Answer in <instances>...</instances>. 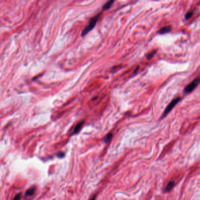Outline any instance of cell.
I'll return each mask as SVG.
<instances>
[{
	"instance_id": "obj_1",
	"label": "cell",
	"mask_w": 200,
	"mask_h": 200,
	"mask_svg": "<svg viewBox=\"0 0 200 200\" xmlns=\"http://www.w3.org/2000/svg\"><path fill=\"white\" fill-rule=\"evenodd\" d=\"M102 14V12H101V13L97 14L96 16H95L94 17L92 18L89 25L85 28V29L83 31V32L82 33V37L86 35L90 31H92L93 29V28L96 26V24L97 22L98 21L99 19L100 18V17H101Z\"/></svg>"
},
{
	"instance_id": "obj_2",
	"label": "cell",
	"mask_w": 200,
	"mask_h": 200,
	"mask_svg": "<svg viewBox=\"0 0 200 200\" xmlns=\"http://www.w3.org/2000/svg\"><path fill=\"white\" fill-rule=\"evenodd\" d=\"M199 83H200V77L196 78L192 82H191L188 85H187L184 89V93H190L199 84Z\"/></svg>"
},
{
	"instance_id": "obj_3",
	"label": "cell",
	"mask_w": 200,
	"mask_h": 200,
	"mask_svg": "<svg viewBox=\"0 0 200 200\" xmlns=\"http://www.w3.org/2000/svg\"><path fill=\"white\" fill-rule=\"evenodd\" d=\"M180 99H181L180 97H177V98L174 99L173 101L168 105V106L166 108V109H165L163 114L162 115V117H161L162 118L165 117L167 116V115L174 108V107L178 103V102L180 101Z\"/></svg>"
},
{
	"instance_id": "obj_4",
	"label": "cell",
	"mask_w": 200,
	"mask_h": 200,
	"mask_svg": "<svg viewBox=\"0 0 200 200\" xmlns=\"http://www.w3.org/2000/svg\"><path fill=\"white\" fill-rule=\"evenodd\" d=\"M172 29H171V27L170 26H165L162 28H161L160 31H159V34H167V33H169L171 31Z\"/></svg>"
},
{
	"instance_id": "obj_5",
	"label": "cell",
	"mask_w": 200,
	"mask_h": 200,
	"mask_svg": "<svg viewBox=\"0 0 200 200\" xmlns=\"http://www.w3.org/2000/svg\"><path fill=\"white\" fill-rule=\"evenodd\" d=\"M83 123H84V121H82V122H79V123H78V124L76 126V127H75V129H74V133H73L72 135L77 134V133L80 131L81 128H82Z\"/></svg>"
},
{
	"instance_id": "obj_6",
	"label": "cell",
	"mask_w": 200,
	"mask_h": 200,
	"mask_svg": "<svg viewBox=\"0 0 200 200\" xmlns=\"http://www.w3.org/2000/svg\"><path fill=\"white\" fill-rule=\"evenodd\" d=\"M115 0H109L103 6V10H109L112 6V4L114 3Z\"/></svg>"
},
{
	"instance_id": "obj_7",
	"label": "cell",
	"mask_w": 200,
	"mask_h": 200,
	"mask_svg": "<svg viewBox=\"0 0 200 200\" xmlns=\"http://www.w3.org/2000/svg\"><path fill=\"white\" fill-rule=\"evenodd\" d=\"M35 187H32L26 191L25 195L26 196H31L32 195L34 194V193L35 192Z\"/></svg>"
},
{
	"instance_id": "obj_8",
	"label": "cell",
	"mask_w": 200,
	"mask_h": 200,
	"mask_svg": "<svg viewBox=\"0 0 200 200\" xmlns=\"http://www.w3.org/2000/svg\"><path fill=\"white\" fill-rule=\"evenodd\" d=\"M174 184V181H170V183H169V184H167V187L165 189V191H170L172 190V188L173 187Z\"/></svg>"
},
{
	"instance_id": "obj_9",
	"label": "cell",
	"mask_w": 200,
	"mask_h": 200,
	"mask_svg": "<svg viewBox=\"0 0 200 200\" xmlns=\"http://www.w3.org/2000/svg\"><path fill=\"white\" fill-rule=\"evenodd\" d=\"M112 136H113V135H112V133H109V134H108V135L105 137V138L104 139V142H105V143H109V142L111 140V139H112Z\"/></svg>"
},
{
	"instance_id": "obj_10",
	"label": "cell",
	"mask_w": 200,
	"mask_h": 200,
	"mask_svg": "<svg viewBox=\"0 0 200 200\" xmlns=\"http://www.w3.org/2000/svg\"><path fill=\"white\" fill-rule=\"evenodd\" d=\"M156 52H157V51L155 50V51H153L152 52H151L150 53H149V54L147 55V59L148 60H150V59H151V58H153V56L156 55Z\"/></svg>"
},
{
	"instance_id": "obj_11",
	"label": "cell",
	"mask_w": 200,
	"mask_h": 200,
	"mask_svg": "<svg viewBox=\"0 0 200 200\" xmlns=\"http://www.w3.org/2000/svg\"><path fill=\"white\" fill-rule=\"evenodd\" d=\"M192 15H193V12H187V14H186L185 16V19L188 20V19H190V18L192 17Z\"/></svg>"
},
{
	"instance_id": "obj_12",
	"label": "cell",
	"mask_w": 200,
	"mask_h": 200,
	"mask_svg": "<svg viewBox=\"0 0 200 200\" xmlns=\"http://www.w3.org/2000/svg\"><path fill=\"white\" fill-rule=\"evenodd\" d=\"M59 158H62L63 157H64V154L63 153H59V154H58V155H57Z\"/></svg>"
},
{
	"instance_id": "obj_13",
	"label": "cell",
	"mask_w": 200,
	"mask_h": 200,
	"mask_svg": "<svg viewBox=\"0 0 200 200\" xmlns=\"http://www.w3.org/2000/svg\"><path fill=\"white\" fill-rule=\"evenodd\" d=\"M21 194H17V195H16V197L14 198V199H20L21 198Z\"/></svg>"
}]
</instances>
